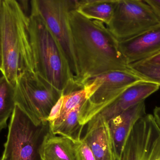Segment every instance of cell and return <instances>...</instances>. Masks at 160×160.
<instances>
[{
  "mask_svg": "<svg viewBox=\"0 0 160 160\" xmlns=\"http://www.w3.org/2000/svg\"><path fill=\"white\" fill-rule=\"evenodd\" d=\"M129 66L132 71L141 77L143 80L160 86V65L140 61L130 64Z\"/></svg>",
  "mask_w": 160,
  "mask_h": 160,
  "instance_id": "obj_18",
  "label": "cell"
},
{
  "mask_svg": "<svg viewBox=\"0 0 160 160\" xmlns=\"http://www.w3.org/2000/svg\"><path fill=\"white\" fill-rule=\"evenodd\" d=\"M78 160H96L89 147L82 140L76 142Z\"/></svg>",
  "mask_w": 160,
  "mask_h": 160,
  "instance_id": "obj_19",
  "label": "cell"
},
{
  "mask_svg": "<svg viewBox=\"0 0 160 160\" xmlns=\"http://www.w3.org/2000/svg\"><path fill=\"white\" fill-rule=\"evenodd\" d=\"M154 10L160 20V0H145Z\"/></svg>",
  "mask_w": 160,
  "mask_h": 160,
  "instance_id": "obj_21",
  "label": "cell"
},
{
  "mask_svg": "<svg viewBox=\"0 0 160 160\" xmlns=\"http://www.w3.org/2000/svg\"><path fill=\"white\" fill-rule=\"evenodd\" d=\"M63 95H62L60 98V99L57 101L56 104L53 106L51 111L47 119V122L48 123V125H51L55 122L60 116L62 104Z\"/></svg>",
  "mask_w": 160,
  "mask_h": 160,
  "instance_id": "obj_20",
  "label": "cell"
},
{
  "mask_svg": "<svg viewBox=\"0 0 160 160\" xmlns=\"http://www.w3.org/2000/svg\"><path fill=\"white\" fill-rule=\"evenodd\" d=\"M142 61L149 64L160 65V52L156 54L155 55Z\"/></svg>",
  "mask_w": 160,
  "mask_h": 160,
  "instance_id": "obj_22",
  "label": "cell"
},
{
  "mask_svg": "<svg viewBox=\"0 0 160 160\" xmlns=\"http://www.w3.org/2000/svg\"><path fill=\"white\" fill-rule=\"evenodd\" d=\"M160 24V20L145 0H117L106 25L118 42L130 39Z\"/></svg>",
  "mask_w": 160,
  "mask_h": 160,
  "instance_id": "obj_8",
  "label": "cell"
},
{
  "mask_svg": "<svg viewBox=\"0 0 160 160\" xmlns=\"http://www.w3.org/2000/svg\"><path fill=\"white\" fill-rule=\"evenodd\" d=\"M31 6L61 45L76 80L78 71L69 22L70 12L76 8V0H33Z\"/></svg>",
  "mask_w": 160,
  "mask_h": 160,
  "instance_id": "obj_7",
  "label": "cell"
},
{
  "mask_svg": "<svg viewBox=\"0 0 160 160\" xmlns=\"http://www.w3.org/2000/svg\"><path fill=\"white\" fill-rule=\"evenodd\" d=\"M69 22L78 71V88L105 72L132 71L120 51L119 42L105 24L86 18L75 9L70 12Z\"/></svg>",
  "mask_w": 160,
  "mask_h": 160,
  "instance_id": "obj_1",
  "label": "cell"
},
{
  "mask_svg": "<svg viewBox=\"0 0 160 160\" xmlns=\"http://www.w3.org/2000/svg\"><path fill=\"white\" fill-rule=\"evenodd\" d=\"M85 102L80 104L72 110L57 127L52 130L49 131L53 134L63 136L75 142L80 141L82 139L81 133L84 127L80 124V117Z\"/></svg>",
  "mask_w": 160,
  "mask_h": 160,
  "instance_id": "obj_15",
  "label": "cell"
},
{
  "mask_svg": "<svg viewBox=\"0 0 160 160\" xmlns=\"http://www.w3.org/2000/svg\"><path fill=\"white\" fill-rule=\"evenodd\" d=\"M160 87L158 85L144 80L136 83L128 87L97 115L108 122L128 109L145 101L146 99L158 91Z\"/></svg>",
  "mask_w": 160,
  "mask_h": 160,
  "instance_id": "obj_11",
  "label": "cell"
},
{
  "mask_svg": "<svg viewBox=\"0 0 160 160\" xmlns=\"http://www.w3.org/2000/svg\"><path fill=\"white\" fill-rule=\"evenodd\" d=\"M48 124L37 126L16 105L2 156L6 160H41L39 149Z\"/></svg>",
  "mask_w": 160,
  "mask_h": 160,
  "instance_id": "obj_6",
  "label": "cell"
},
{
  "mask_svg": "<svg viewBox=\"0 0 160 160\" xmlns=\"http://www.w3.org/2000/svg\"><path fill=\"white\" fill-rule=\"evenodd\" d=\"M88 99L87 92L84 87L74 90L63 95L62 104L59 118L52 124L48 125L49 130L57 127L64 120L68 115L76 107Z\"/></svg>",
  "mask_w": 160,
  "mask_h": 160,
  "instance_id": "obj_17",
  "label": "cell"
},
{
  "mask_svg": "<svg viewBox=\"0 0 160 160\" xmlns=\"http://www.w3.org/2000/svg\"><path fill=\"white\" fill-rule=\"evenodd\" d=\"M41 160H78L76 142L48 130L39 149Z\"/></svg>",
  "mask_w": 160,
  "mask_h": 160,
  "instance_id": "obj_13",
  "label": "cell"
},
{
  "mask_svg": "<svg viewBox=\"0 0 160 160\" xmlns=\"http://www.w3.org/2000/svg\"><path fill=\"white\" fill-rule=\"evenodd\" d=\"M142 80L132 71L122 70L108 71L88 79L82 86L87 92L88 99L81 112V125L84 126L128 87Z\"/></svg>",
  "mask_w": 160,
  "mask_h": 160,
  "instance_id": "obj_5",
  "label": "cell"
},
{
  "mask_svg": "<svg viewBox=\"0 0 160 160\" xmlns=\"http://www.w3.org/2000/svg\"><path fill=\"white\" fill-rule=\"evenodd\" d=\"M15 86L2 75L0 77V131L6 127L16 106Z\"/></svg>",
  "mask_w": 160,
  "mask_h": 160,
  "instance_id": "obj_16",
  "label": "cell"
},
{
  "mask_svg": "<svg viewBox=\"0 0 160 160\" xmlns=\"http://www.w3.org/2000/svg\"><path fill=\"white\" fill-rule=\"evenodd\" d=\"M15 102L35 125L48 124L52 109L62 95L35 72H26L15 84Z\"/></svg>",
  "mask_w": 160,
  "mask_h": 160,
  "instance_id": "obj_4",
  "label": "cell"
},
{
  "mask_svg": "<svg viewBox=\"0 0 160 160\" xmlns=\"http://www.w3.org/2000/svg\"><path fill=\"white\" fill-rule=\"evenodd\" d=\"M117 0H76L75 9L88 19L107 25L112 17Z\"/></svg>",
  "mask_w": 160,
  "mask_h": 160,
  "instance_id": "obj_14",
  "label": "cell"
},
{
  "mask_svg": "<svg viewBox=\"0 0 160 160\" xmlns=\"http://www.w3.org/2000/svg\"><path fill=\"white\" fill-rule=\"evenodd\" d=\"M82 140L88 145L96 160H116L108 122L96 116L88 123Z\"/></svg>",
  "mask_w": 160,
  "mask_h": 160,
  "instance_id": "obj_12",
  "label": "cell"
},
{
  "mask_svg": "<svg viewBox=\"0 0 160 160\" xmlns=\"http://www.w3.org/2000/svg\"><path fill=\"white\" fill-rule=\"evenodd\" d=\"M1 160H5V158L4 157H3V156H2V158H1Z\"/></svg>",
  "mask_w": 160,
  "mask_h": 160,
  "instance_id": "obj_25",
  "label": "cell"
},
{
  "mask_svg": "<svg viewBox=\"0 0 160 160\" xmlns=\"http://www.w3.org/2000/svg\"><path fill=\"white\" fill-rule=\"evenodd\" d=\"M146 114L145 101L108 121L116 160H120L127 141L137 121Z\"/></svg>",
  "mask_w": 160,
  "mask_h": 160,
  "instance_id": "obj_9",
  "label": "cell"
},
{
  "mask_svg": "<svg viewBox=\"0 0 160 160\" xmlns=\"http://www.w3.org/2000/svg\"><path fill=\"white\" fill-rule=\"evenodd\" d=\"M29 17L18 1L1 0L0 71L15 85L23 73L35 72Z\"/></svg>",
  "mask_w": 160,
  "mask_h": 160,
  "instance_id": "obj_2",
  "label": "cell"
},
{
  "mask_svg": "<svg viewBox=\"0 0 160 160\" xmlns=\"http://www.w3.org/2000/svg\"><path fill=\"white\" fill-rule=\"evenodd\" d=\"M153 117L160 129V106L156 107L153 111Z\"/></svg>",
  "mask_w": 160,
  "mask_h": 160,
  "instance_id": "obj_23",
  "label": "cell"
},
{
  "mask_svg": "<svg viewBox=\"0 0 160 160\" xmlns=\"http://www.w3.org/2000/svg\"><path fill=\"white\" fill-rule=\"evenodd\" d=\"M29 29L35 72L64 95L79 89L61 45L32 8Z\"/></svg>",
  "mask_w": 160,
  "mask_h": 160,
  "instance_id": "obj_3",
  "label": "cell"
},
{
  "mask_svg": "<svg viewBox=\"0 0 160 160\" xmlns=\"http://www.w3.org/2000/svg\"><path fill=\"white\" fill-rule=\"evenodd\" d=\"M119 47L128 65L155 55L160 52V24L130 39L119 42Z\"/></svg>",
  "mask_w": 160,
  "mask_h": 160,
  "instance_id": "obj_10",
  "label": "cell"
},
{
  "mask_svg": "<svg viewBox=\"0 0 160 160\" xmlns=\"http://www.w3.org/2000/svg\"><path fill=\"white\" fill-rule=\"evenodd\" d=\"M1 0H0V69L2 64V54H1Z\"/></svg>",
  "mask_w": 160,
  "mask_h": 160,
  "instance_id": "obj_24",
  "label": "cell"
}]
</instances>
